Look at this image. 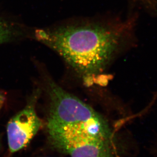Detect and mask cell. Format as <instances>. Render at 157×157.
<instances>
[{
    "label": "cell",
    "instance_id": "cell-1",
    "mask_svg": "<svg viewBox=\"0 0 157 157\" xmlns=\"http://www.w3.org/2000/svg\"><path fill=\"white\" fill-rule=\"evenodd\" d=\"M135 25L133 16L124 21L85 19L52 29L36 30L35 35L89 84L126 47Z\"/></svg>",
    "mask_w": 157,
    "mask_h": 157
},
{
    "label": "cell",
    "instance_id": "cell-2",
    "mask_svg": "<svg viewBox=\"0 0 157 157\" xmlns=\"http://www.w3.org/2000/svg\"><path fill=\"white\" fill-rule=\"evenodd\" d=\"M47 129L52 147L70 157H115L111 136L102 129L82 124Z\"/></svg>",
    "mask_w": 157,
    "mask_h": 157
},
{
    "label": "cell",
    "instance_id": "cell-3",
    "mask_svg": "<svg viewBox=\"0 0 157 157\" xmlns=\"http://www.w3.org/2000/svg\"><path fill=\"white\" fill-rule=\"evenodd\" d=\"M49 109L47 129L69 124H82L110 130L104 118L89 105L55 83L48 82Z\"/></svg>",
    "mask_w": 157,
    "mask_h": 157
},
{
    "label": "cell",
    "instance_id": "cell-4",
    "mask_svg": "<svg viewBox=\"0 0 157 157\" xmlns=\"http://www.w3.org/2000/svg\"><path fill=\"white\" fill-rule=\"evenodd\" d=\"M38 91L33 94L28 103L9 120L7 126L8 143L10 153L26 147L41 128L43 123L36 111Z\"/></svg>",
    "mask_w": 157,
    "mask_h": 157
},
{
    "label": "cell",
    "instance_id": "cell-5",
    "mask_svg": "<svg viewBox=\"0 0 157 157\" xmlns=\"http://www.w3.org/2000/svg\"><path fill=\"white\" fill-rule=\"evenodd\" d=\"M21 34L17 26L0 18V44L10 42L18 37Z\"/></svg>",
    "mask_w": 157,
    "mask_h": 157
},
{
    "label": "cell",
    "instance_id": "cell-6",
    "mask_svg": "<svg viewBox=\"0 0 157 157\" xmlns=\"http://www.w3.org/2000/svg\"><path fill=\"white\" fill-rule=\"evenodd\" d=\"M135 4L140 5L147 10H151L157 6V0H130Z\"/></svg>",
    "mask_w": 157,
    "mask_h": 157
},
{
    "label": "cell",
    "instance_id": "cell-7",
    "mask_svg": "<svg viewBox=\"0 0 157 157\" xmlns=\"http://www.w3.org/2000/svg\"><path fill=\"white\" fill-rule=\"evenodd\" d=\"M6 100V94L3 91H0V110L3 107Z\"/></svg>",
    "mask_w": 157,
    "mask_h": 157
},
{
    "label": "cell",
    "instance_id": "cell-8",
    "mask_svg": "<svg viewBox=\"0 0 157 157\" xmlns=\"http://www.w3.org/2000/svg\"><path fill=\"white\" fill-rule=\"evenodd\" d=\"M2 144H1V139H0V149L1 148Z\"/></svg>",
    "mask_w": 157,
    "mask_h": 157
}]
</instances>
